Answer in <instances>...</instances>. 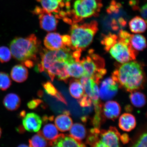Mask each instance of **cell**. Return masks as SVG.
I'll return each mask as SVG.
<instances>
[{
    "label": "cell",
    "instance_id": "obj_8",
    "mask_svg": "<svg viewBox=\"0 0 147 147\" xmlns=\"http://www.w3.org/2000/svg\"><path fill=\"white\" fill-rule=\"evenodd\" d=\"M44 45L47 49L52 51L71 48L70 36H61L56 33H49L44 40Z\"/></svg>",
    "mask_w": 147,
    "mask_h": 147
},
{
    "label": "cell",
    "instance_id": "obj_5",
    "mask_svg": "<svg viewBox=\"0 0 147 147\" xmlns=\"http://www.w3.org/2000/svg\"><path fill=\"white\" fill-rule=\"evenodd\" d=\"M102 6L101 0H76L71 12L73 15L74 21H79L83 18L96 16Z\"/></svg>",
    "mask_w": 147,
    "mask_h": 147
},
{
    "label": "cell",
    "instance_id": "obj_2",
    "mask_svg": "<svg viewBox=\"0 0 147 147\" xmlns=\"http://www.w3.org/2000/svg\"><path fill=\"white\" fill-rule=\"evenodd\" d=\"M112 78L119 87L130 92L142 88L144 81L142 67L133 61L123 63L114 71Z\"/></svg>",
    "mask_w": 147,
    "mask_h": 147
},
{
    "label": "cell",
    "instance_id": "obj_16",
    "mask_svg": "<svg viewBox=\"0 0 147 147\" xmlns=\"http://www.w3.org/2000/svg\"><path fill=\"white\" fill-rule=\"evenodd\" d=\"M119 128L124 131L129 132L131 131L136 125L135 117L131 114H123L119 117Z\"/></svg>",
    "mask_w": 147,
    "mask_h": 147
},
{
    "label": "cell",
    "instance_id": "obj_40",
    "mask_svg": "<svg viewBox=\"0 0 147 147\" xmlns=\"http://www.w3.org/2000/svg\"><path fill=\"white\" fill-rule=\"evenodd\" d=\"M43 95V92L41 91H38V96L41 97Z\"/></svg>",
    "mask_w": 147,
    "mask_h": 147
},
{
    "label": "cell",
    "instance_id": "obj_30",
    "mask_svg": "<svg viewBox=\"0 0 147 147\" xmlns=\"http://www.w3.org/2000/svg\"><path fill=\"white\" fill-rule=\"evenodd\" d=\"M42 86L46 93L56 98L60 93L51 83L49 81L44 82Z\"/></svg>",
    "mask_w": 147,
    "mask_h": 147
},
{
    "label": "cell",
    "instance_id": "obj_14",
    "mask_svg": "<svg viewBox=\"0 0 147 147\" xmlns=\"http://www.w3.org/2000/svg\"><path fill=\"white\" fill-rule=\"evenodd\" d=\"M42 123L39 115L34 113H28L24 117L23 123L24 128L28 131L36 132L39 131Z\"/></svg>",
    "mask_w": 147,
    "mask_h": 147
},
{
    "label": "cell",
    "instance_id": "obj_36",
    "mask_svg": "<svg viewBox=\"0 0 147 147\" xmlns=\"http://www.w3.org/2000/svg\"><path fill=\"white\" fill-rule=\"evenodd\" d=\"M146 3L143 5L140 9V12L141 16L145 19V21L147 22V8Z\"/></svg>",
    "mask_w": 147,
    "mask_h": 147
},
{
    "label": "cell",
    "instance_id": "obj_27",
    "mask_svg": "<svg viewBox=\"0 0 147 147\" xmlns=\"http://www.w3.org/2000/svg\"><path fill=\"white\" fill-rule=\"evenodd\" d=\"M29 146L38 147L50 146L49 143L44 137L41 130L29 140Z\"/></svg>",
    "mask_w": 147,
    "mask_h": 147
},
{
    "label": "cell",
    "instance_id": "obj_19",
    "mask_svg": "<svg viewBox=\"0 0 147 147\" xmlns=\"http://www.w3.org/2000/svg\"><path fill=\"white\" fill-rule=\"evenodd\" d=\"M69 115L63 114L58 115L55 119V125L59 131L65 132L70 129L73 125V121Z\"/></svg>",
    "mask_w": 147,
    "mask_h": 147
},
{
    "label": "cell",
    "instance_id": "obj_28",
    "mask_svg": "<svg viewBox=\"0 0 147 147\" xmlns=\"http://www.w3.org/2000/svg\"><path fill=\"white\" fill-rule=\"evenodd\" d=\"M80 81L84 88L86 94L91 99L93 84L95 82L90 77L84 75L80 78Z\"/></svg>",
    "mask_w": 147,
    "mask_h": 147
},
{
    "label": "cell",
    "instance_id": "obj_11",
    "mask_svg": "<svg viewBox=\"0 0 147 147\" xmlns=\"http://www.w3.org/2000/svg\"><path fill=\"white\" fill-rule=\"evenodd\" d=\"M119 86L113 78H107L101 82L99 88V96L103 100L113 98L117 94Z\"/></svg>",
    "mask_w": 147,
    "mask_h": 147
},
{
    "label": "cell",
    "instance_id": "obj_26",
    "mask_svg": "<svg viewBox=\"0 0 147 147\" xmlns=\"http://www.w3.org/2000/svg\"><path fill=\"white\" fill-rule=\"evenodd\" d=\"M129 98L132 104L136 107L141 108L146 104V97L140 92L136 91L131 92Z\"/></svg>",
    "mask_w": 147,
    "mask_h": 147
},
{
    "label": "cell",
    "instance_id": "obj_9",
    "mask_svg": "<svg viewBox=\"0 0 147 147\" xmlns=\"http://www.w3.org/2000/svg\"><path fill=\"white\" fill-rule=\"evenodd\" d=\"M120 136L117 129L112 127L109 130H101L99 134L98 142L95 147H119Z\"/></svg>",
    "mask_w": 147,
    "mask_h": 147
},
{
    "label": "cell",
    "instance_id": "obj_17",
    "mask_svg": "<svg viewBox=\"0 0 147 147\" xmlns=\"http://www.w3.org/2000/svg\"><path fill=\"white\" fill-rule=\"evenodd\" d=\"M67 70L70 77L80 78L85 74L84 69L80 60H73L67 65Z\"/></svg>",
    "mask_w": 147,
    "mask_h": 147
},
{
    "label": "cell",
    "instance_id": "obj_42",
    "mask_svg": "<svg viewBox=\"0 0 147 147\" xmlns=\"http://www.w3.org/2000/svg\"><path fill=\"white\" fill-rule=\"evenodd\" d=\"M1 134H2V130H1V127H0V138H1Z\"/></svg>",
    "mask_w": 147,
    "mask_h": 147
},
{
    "label": "cell",
    "instance_id": "obj_23",
    "mask_svg": "<svg viewBox=\"0 0 147 147\" xmlns=\"http://www.w3.org/2000/svg\"><path fill=\"white\" fill-rule=\"evenodd\" d=\"M69 130L70 135L79 141L85 138L87 134L86 129L83 125L76 123L72 125Z\"/></svg>",
    "mask_w": 147,
    "mask_h": 147
},
{
    "label": "cell",
    "instance_id": "obj_37",
    "mask_svg": "<svg viewBox=\"0 0 147 147\" xmlns=\"http://www.w3.org/2000/svg\"><path fill=\"white\" fill-rule=\"evenodd\" d=\"M120 139L124 144L127 143L129 141V139L128 136L127 134H124L120 136Z\"/></svg>",
    "mask_w": 147,
    "mask_h": 147
},
{
    "label": "cell",
    "instance_id": "obj_33",
    "mask_svg": "<svg viewBox=\"0 0 147 147\" xmlns=\"http://www.w3.org/2000/svg\"><path fill=\"white\" fill-rule=\"evenodd\" d=\"M78 102L80 105L83 107L91 106L92 103L91 99L85 93L79 99Z\"/></svg>",
    "mask_w": 147,
    "mask_h": 147
},
{
    "label": "cell",
    "instance_id": "obj_1",
    "mask_svg": "<svg viewBox=\"0 0 147 147\" xmlns=\"http://www.w3.org/2000/svg\"><path fill=\"white\" fill-rule=\"evenodd\" d=\"M41 61L37 70L45 71L53 81L55 77L59 80L67 83L70 76L67 70V65L74 60L69 49L57 50L45 49L41 53Z\"/></svg>",
    "mask_w": 147,
    "mask_h": 147
},
{
    "label": "cell",
    "instance_id": "obj_6",
    "mask_svg": "<svg viewBox=\"0 0 147 147\" xmlns=\"http://www.w3.org/2000/svg\"><path fill=\"white\" fill-rule=\"evenodd\" d=\"M91 57L87 56L80 61L85 72L84 75L90 77L98 84L100 80L106 74V70L104 69L103 60L95 54H93Z\"/></svg>",
    "mask_w": 147,
    "mask_h": 147
},
{
    "label": "cell",
    "instance_id": "obj_34",
    "mask_svg": "<svg viewBox=\"0 0 147 147\" xmlns=\"http://www.w3.org/2000/svg\"><path fill=\"white\" fill-rule=\"evenodd\" d=\"M134 147H147V133H143L139 138L138 140L134 145Z\"/></svg>",
    "mask_w": 147,
    "mask_h": 147
},
{
    "label": "cell",
    "instance_id": "obj_13",
    "mask_svg": "<svg viewBox=\"0 0 147 147\" xmlns=\"http://www.w3.org/2000/svg\"><path fill=\"white\" fill-rule=\"evenodd\" d=\"M49 146L53 147H84L85 145L74 138L70 135L59 134L56 139L49 141Z\"/></svg>",
    "mask_w": 147,
    "mask_h": 147
},
{
    "label": "cell",
    "instance_id": "obj_4",
    "mask_svg": "<svg viewBox=\"0 0 147 147\" xmlns=\"http://www.w3.org/2000/svg\"><path fill=\"white\" fill-rule=\"evenodd\" d=\"M98 24L95 21L80 25L74 24L71 28V48L81 51L92 41L98 30Z\"/></svg>",
    "mask_w": 147,
    "mask_h": 147
},
{
    "label": "cell",
    "instance_id": "obj_3",
    "mask_svg": "<svg viewBox=\"0 0 147 147\" xmlns=\"http://www.w3.org/2000/svg\"><path fill=\"white\" fill-rule=\"evenodd\" d=\"M38 45L36 36L32 34L26 38H14L10 44V50L15 58L24 62L27 67H31L33 65L31 60L36 59Z\"/></svg>",
    "mask_w": 147,
    "mask_h": 147
},
{
    "label": "cell",
    "instance_id": "obj_20",
    "mask_svg": "<svg viewBox=\"0 0 147 147\" xmlns=\"http://www.w3.org/2000/svg\"><path fill=\"white\" fill-rule=\"evenodd\" d=\"M21 104V99L16 94L10 93L5 96L3 100V105L9 111L18 109Z\"/></svg>",
    "mask_w": 147,
    "mask_h": 147
},
{
    "label": "cell",
    "instance_id": "obj_12",
    "mask_svg": "<svg viewBox=\"0 0 147 147\" xmlns=\"http://www.w3.org/2000/svg\"><path fill=\"white\" fill-rule=\"evenodd\" d=\"M41 3L44 10L49 13L55 14L57 18L62 12H65L62 9L65 6L69 9V0H36Z\"/></svg>",
    "mask_w": 147,
    "mask_h": 147
},
{
    "label": "cell",
    "instance_id": "obj_35",
    "mask_svg": "<svg viewBox=\"0 0 147 147\" xmlns=\"http://www.w3.org/2000/svg\"><path fill=\"white\" fill-rule=\"evenodd\" d=\"M43 102V101L40 99H33L28 103L27 106L29 109H34Z\"/></svg>",
    "mask_w": 147,
    "mask_h": 147
},
{
    "label": "cell",
    "instance_id": "obj_29",
    "mask_svg": "<svg viewBox=\"0 0 147 147\" xmlns=\"http://www.w3.org/2000/svg\"><path fill=\"white\" fill-rule=\"evenodd\" d=\"M11 84V80L9 75L4 72H0V90H6Z\"/></svg>",
    "mask_w": 147,
    "mask_h": 147
},
{
    "label": "cell",
    "instance_id": "obj_15",
    "mask_svg": "<svg viewBox=\"0 0 147 147\" xmlns=\"http://www.w3.org/2000/svg\"><path fill=\"white\" fill-rule=\"evenodd\" d=\"M103 111L107 118L115 120L119 117L121 111V108L117 102L114 101H108L103 106Z\"/></svg>",
    "mask_w": 147,
    "mask_h": 147
},
{
    "label": "cell",
    "instance_id": "obj_25",
    "mask_svg": "<svg viewBox=\"0 0 147 147\" xmlns=\"http://www.w3.org/2000/svg\"><path fill=\"white\" fill-rule=\"evenodd\" d=\"M41 132L45 139L49 141L54 140L59 135L58 131L56 127L51 123L46 125L44 127Z\"/></svg>",
    "mask_w": 147,
    "mask_h": 147
},
{
    "label": "cell",
    "instance_id": "obj_7",
    "mask_svg": "<svg viewBox=\"0 0 147 147\" xmlns=\"http://www.w3.org/2000/svg\"><path fill=\"white\" fill-rule=\"evenodd\" d=\"M136 52L130 43L121 39L112 46L109 51L112 57L122 64L135 60Z\"/></svg>",
    "mask_w": 147,
    "mask_h": 147
},
{
    "label": "cell",
    "instance_id": "obj_31",
    "mask_svg": "<svg viewBox=\"0 0 147 147\" xmlns=\"http://www.w3.org/2000/svg\"><path fill=\"white\" fill-rule=\"evenodd\" d=\"M11 57L10 49L4 46L0 47V62L2 63L8 62Z\"/></svg>",
    "mask_w": 147,
    "mask_h": 147
},
{
    "label": "cell",
    "instance_id": "obj_21",
    "mask_svg": "<svg viewBox=\"0 0 147 147\" xmlns=\"http://www.w3.org/2000/svg\"><path fill=\"white\" fill-rule=\"evenodd\" d=\"M69 90L71 96L78 99L81 98L85 93L84 88L80 80L75 79L70 80Z\"/></svg>",
    "mask_w": 147,
    "mask_h": 147
},
{
    "label": "cell",
    "instance_id": "obj_39",
    "mask_svg": "<svg viewBox=\"0 0 147 147\" xmlns=\"http://www.w3.org/2000/svg\"><path fill=\"white\" fill-rule=\"evenodd\" d=\"M25 112L24 111L21 112V113H20V115L21 117H24L25 116Z\"/></svg>",
    "mask_w": 147,
    "mask_h": 147
},
{
    "label": "cell",
    "instance_id": "obj_32",
    "mask_svg": "<svg viewBox=\"0 0 147 147\" xmlns=\"http://www.w3.org/2000/svg\"><path fill=\"white\" fill-rule=\"evenodd\" d=\"M117 37L115 35H111L106 37L103 41V44L105 46L106 51L109 50L111 47L117 42Z\"/></svg>",
    "mask_w": 147,
    "mask_h": 147
},
{
    "label": "cell",
    "instance_id": "obj_10",
    "mask_svg": "<svg viewBox=\"0 0 147 147\" xmlns=\"http://www.w3.org/2000/svg\"><path fill=\"white\" fill-rule=\"evenodd\" d=\"M34 14L39 15L40 27L47 32L56 30L58 23V18L52 13L46 11L43 8L36 7L33 11Z\"/></svg>",
    "mask_w": 147,
    "mask_h": 147
},
{
    "label": "cell",
    "instance_id": "obj_24",
    "mask_svg": "<svg viewBox=\"0 0 147 147\" xmlns=\"http://www.w3.org/2000/svg\"><path fill=\"white\" fill-rule=\"evenodd\" d=\"M130 43L132 47L138 51H143L146 47V38L140 34L132 35Z\"/></svg>",
    "mask_w": 147,
    "mask_h": 147
},
{
    "label": "cell",
    "instance_id": "obj_41",
    "mask_svg": "<svg viewBox=\"0 0 147 147\" xmlns=\"http://www.w3.org/2000/svg\"><path fill=\"white\" fill-rule=\"evenodd\" d=\"M28 146H28V145L26 144H20V145H19V146H18V147H28Z\"/></svg>",
    "mask_w": 147,
    "mask_h": 147
},
{
    "label": "cell",
    "instance_id": "obj_18",
    "mask_svg": "<svg viewBox=\"0 0 147 147\" xmlns=\"http://www.w3.org/2000/svg\"><path fill=\"white\" fill-rule=\"evenodd\" d=\"M28 72L26 68L21 65L13 67L11 72V78L15 82L21 83L25 82L28 77Z\"/></svg>",
    "mask_w": 147,
    "mask_h": 147
},
{
    "label": "cell",
    "instance_id": "obj_22",
    "mask_svg": "<svg viewBox=\"0 0 147 147\" xmlns=\"http://www.w3.org/2000/svg\"><path fill=\"white\" fill-rule=\"evenodd\" d=\"M146 22L143 18L136 16L129 22L130 30L134 33H141L145 32L146 29Z\"/></svg>",
    "mask_w": 147,
    "mask_h": 147
},
{
    "label": "cell",
    "instance_id": "obj_38",
    "mask_svg": "<svg viewBox=\"0 0 147 147\" xmlns=\"http://www.w3.org/2000/svg\"><path fill=\"white\" fill-rule=\"evenodd\" d=\"M16 130L20 133H24L25 130L24 128L23 127L20 126L18 128H16Z\"/></svg>",
    "mask_w": 147,
    "mask_h": 147
}]
</instances>
